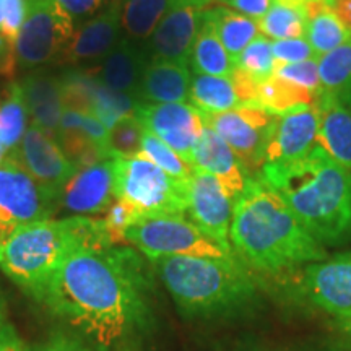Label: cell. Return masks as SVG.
Wrapping results in <instances>:
<instances>
[{"label": "cell", "mask_w": 351, "mask_h": 351, "mask_svg": "<svg viewBox=\"0 0 351 351\" xmlns=\"http://www.w3.org/2000/svg\"><path fill=\"white\" fill-rule=\"evenodd\" d=\"M29 122L32 117L26 106L23 90L20 82H13L8 85L5 98L0 104V143L7 155L19 150Z\"/></svg>", "instance_id": "30"}, {"label": "cell", "mask_w": 351, "mask_h": 351, "mask_svg": "<svg viewBox=\"0 0 351 351\" xmlns=\"http://www.w3.org/2000/svg\"><path fill=\"white\" fill-rule=\"evenodd\" d=\"M315 108L319 111V145L337 163L351 171V108L326 91L317 96Z\"/></svg>", "instance_id": "22"}, {"label": "cell", "mask_w": 351, "mask_h": 351, "mask_svg": "<svg viewBox=\"0 0 351 351\" xmlns=\"http://www.w3.org/2000/svg\"><path fill=\"white\" fill-rule=\"evenodd\" d=\"M192 168L215 176L225 186L228 194L236 200L243 194L249 179L247 171L230 145L207 125H204L200 140L195 147Z\"/></svg>", "instance_id": "19"}, {"label": "cell", "mask_w": 351, "mask_h": 351, "mask_svg": "<svg viewBox=\"0 0 351 351\" xmlns=\"http://www.w3.org/2000/svg\"><path fill=\"white\" fill-rule=\"evenodd\" d=\"M5 317H7V304L5 298H3L2 291H0V328L5 326Z\"/></svg>", "instance_id": "48"}, {"label": "cell", "mask_w": 351, "mask_h": 351, "mask_svg": "<svg viewBox=\"0 0 351 351\" xmlns=\"http://www.w3.org/2000/svg\"><path fill=\"white\" fill-rule=\"evenodd\" d=\"M135 117L145 130L173 148L187 165H194V152L204 130V119L192 104L138 103Z\"/></svg>", "instance_id": "12"}, {"label": "cell", "mask_w": 351, "mask_h": 351, "mask_svg": "<svg viewBox=\"0 0 351 351\" xmlns=\"http://www.w3.org/2000/svg\"><path fill=\"white\" fill-rule=\"evenodd\" d=\"M122 241L153 262L161 257H234L205 234L186 215L140 217L127 226Z\"/></svg>", "instance_id": "7"}, {"label": "cell", "mask_w": 351, "mask_h": 351, "mask_svg": "<svg viewBox=\"0 0 351 351\" xmlns=\"http://www.w3.org/2000/svg\"><path fill=\"white\" fill-rule=\"evenodd\" d=\"M26 106L33 124L57 140L62 114L65 111L60 80L46 73H32L20 82Z\"/></svg>", "instance_id": "23"}, {"label": "cell", "mask_w": 351, "mask_h": 351, "mask_svg": "<svg viewBox=\"0 0 351 351\" xmlns=\"http://www.w3.org/2000/svg\"><path fill=\"white\" fill-rule=\"evenodd\" d=\"M304 13V39L311 44L319 59L350 41L351 33L337 19L327 0H307Z\"/></svg>", "instance_id": "25"}, {"label": "cell", "mask_w": 351, "mask_h": 351, "mask_svg": "<svg viewBox=\"0 0 351 351\" xmlns=\"http://www.w3.org/2000/svg\"><path fill=\"white\" fill-rule=\"evenodd\" d=\"M262 36L270 41L304 38L306 13L304 8L285 7L274 3L267 15L257 21Z\"/></svg>", "instance_id": "32"}, {"label": "cell", "mask_w": 351, "mask_h": 351, "mask_svg": "<svg viewBox=\"0 0 351 351\" xmlns=\"http://www.w3.org/2000/svg\"><path fill=\"white\" fill-rule=\"evenodd\" d=\"M302 289L307 300L332 317L351 313V252L306 265Z\"/></svg>", "instance_id": "14"}, {"label": "cell", "mask_w": 351, "mask_h": 351, "mask_svg": "<svg viewBox=\"0 0 351 351\" xmlns=\"http://www.w3.org/2000/svg\"><path fill=\"white\" fill-rule=\"evenodd\" d=\"M327 2H328V3H330V2H332V0H327Z\"/></svg>", "instance_id": "54"}, {"label": "cell", "mask_w": 351, "mask_h": 351, "mask_svg": "<svg viewBox=\"0 0 351 351\" xmlns=\"http://www.w3.org/2000/svg\"><path fill=\"white\" fill-rule=\"evenodd\" d=\"M219 2H223V3H226V5H228V3H230V2H231V0H219Z\"/></svg>", "instance_id": "52"}, {"label": "cell", "mask_w": 351, "mask_h": 351, "mask_svg": "<svg viewBox=\"0 0 351 351\" xmlns=\"http://www.w3.org/2000/svg\"><path fill=\"white\" fill-rule=\"evenodd\" d=\"M274 3L275 0H231L228 7H231V10L238 12L241 15L258 21L267 15Z\"/></svg>", "instance_id": "41"}, {"label": "cell", "mask_w": 351, "mask_h": 351, "mask_svg": "<svg viewBox=\"0 0 351 351\" xmlns=\"http://www.w3.org/2000/svg\"><path fill=\"white\" fill-rule=\"evenodd\" d=\"M261 176L320 245L351 239V171L319 143L298 163L263 168Z\"/></svg>", "instance_id": "3"}, {"label": "cell", "mask_w": 351, "mask_h": 351, "mask_svg": "<svg viewBox=\"0 0 351 351\" xmlns=\"http://www.w3.org/2000/svg\"><path fill=\"white\" fill-rule=\"evenodd\" d=\"M116 200L111 158L77 169L60 194L59 208L75 217H91L106 213Z\"/></svg>", "instance_id": "16"}, {"label": "cell", "mask_w": 351, "mask_h": 351, "mask_svg": "<svg viewBox=\"0 0 351 351\" xmlns=\"http://www.w3.org/2000/svg\"><path fill=\"white\" fill-rule=\"evenodd\" d=\"M319 75L322 91L351 108V38L343 46L320 57Z\"/></svg>", "instance_id": "31"}, {"label": "cell", "mask_w": 351, "mask_h": 351, "mask_svg": "<svg viewBox=\"0 0 351 351\" xmlns=\"http://www.w3.org/2000/svg\"><path fill=\"white\" fill-rule=\"evenodd\" d=\"M319 111L309 106L280 116L265 152L263 168H287L317 147Z\"/></svg>", "instance_id": "15"}, {"label": "cell", "mask_w": 351, "mask_h": 351, "mask_svg": "<svg viewBox=\"0 0 351 351\" xmlns=\"http://www.w3.org/2000/svg\"><path fill=\"white\" fill-rule=\"evenodd\" d=\"M140 155L150 160L153 165L163 169L171 178L178 179L181 182L191 181L194 168L187 165L173 148H169L165 142H161L160 138L145 129L142 137V153Z\"/></svg>", "instance_id": "33"}, {"label": "cell", "mask_w": 351, "mask_h": 351, "mask_svg": "<svg viewBox=\"0 0 351 351\" xmlns=\"http://www.w3.org/2000/svg\"><path fill=\"white\" fill-rule=\"evenodd\" d=\"M189 67L199 75L212 77H231L232 70L236 69V62L219 41L215 32L212 21L207 19L204 12V19L197 34L194 47H192Z\"/></svg>", "instance_id": "26"}, {"label": "cell", "mask_w": 351, "mask_h": 351, "mask_svg": "<svg viewBox=\"0 0 351 351\" xmlns=\"http://www.w3.org/2000/svg\"><path fill=\"white\" fill-rule=\"evenodd\" d=\"M15 64V47H13V44L7 38L0 34V73H3V75L12 73Z\"/></svg>", "instance_id": "44"}, {"label": "cell", "mask_w": 351, "mask_h": 351, "mask_svg": "<svg viewBox=\"0 0 351 351\" xmlns=\"http://www.w3.org/2000/svg\"><path fill=\"white\" fill-rule=\"evenodd\" d=\"M153 269L184 315L236 319L251 314L261 295L238 257H161Z\"/></svg>", "instance_id": "4"}, {"label": "cell", "mask_w": 351, "mask_h": 351, "mask_svg": "<svg viewBox=\"0 0 351 351\" xmlns=\"http://www.w3.org/2000/svg\"><path fill=\"white\" fill-rule=\"evenodd\" d=\"M204 12L194 5H178L166 13L148 39L150 59L189 65Z\"/></svg>", "instance_id": "17"}, {"label": "cell", "mask_w": 351, "mask_h": 351, "mask_svg": "<svg viewBox=\"0 0 351 351\" xmlns=\"http://www.w3.org/2000/svg\"><path fill=\"white\" fill-rule=\"evenodd\" d=\"M189 104H192L200 114H219L244 106L230 77L199 75V73L192 75Z\"/></svg>", "instance_id": "27"}, {"label": "cell", "mask_w": 351, "mask_h": 351, "mask_svg": "<svg viewBox=\"0 0 351 351\" xmlns=\"http://www.w3.org/2000/svg\"><path fill=\"white\" fill-rule=\"evenodd\" d=\"M0 351H32L20 339L15 327L5 324L0 328Z\"/></svg>", "instance_id": "43"}, {"label": "cell", "mask_w": 351, "mask_h": 351, "mask_svg": "<svg viewBox=\"0 0 351 351\" xmlns=\"http://www.w3.org/2000/svg\"><path fill=\"white\" fill-rule=\"evenodd\" d=\"M148 62L150 57L147 51L140 49L130 39L122 38L101 62L98 80L114 93L137 99L140 80Z\"/></svg>", "instance_id": "21"}, {"label": "cell", "mask_w": 351, "mask_h": 351, "mask_svg": "<svg viewBox=\"0 0 351 351\" xmlns=\"http://www.w3.org/2000/svg\"><path fill=\"white\" fill-rule=\"evenodd\" d=\"M5 155H7V153H5V150H3L2 143H0V163H2V161H3V158H5Z\"/></svg>", "instance_id": "50"}, {"label": "cell", "mask_w": 351, "mask_h": 351, "mask_svg": "<svg viewBox=\"0 0 351 351\" xmlns=\"http://www.w3.org/2000/svg\"><path fill=\"white\" fill-rule=\"evenodd\" d=\"M191 80L189 65L150 59L140 80L137 101L145 104L187 103Z\"/></svg>", "instance_id": "20"}, {"label": "cell", "mask_w": 351, "mask_h": 351, "mask_svg": "<svg viewBox=\"0 0 351 351\" xmlns=\"http://www.w3.org/2000/svg\"><path fill=\"white\" fill-rule=\"evenodd\" d=\"M204 125L217 132L236 153L245 171H262L269 147L280 116L258 104H244L219 114H200Z\"/></svg>", "instance_id": "10"}, {"label": "cell", "mask_w": 351, "mask_h": 351, "mask_svg": "<svg viewBox=\"0 0 351 351\" xmlns=\"http://www.w3.org/2000/svg\"><path fill=\"white\" fill-rule=\"evenodd\" d=\"M271 51L278 64H296L304 60L319 59L311 44L304 38L282 39V41H271Z\"/></svg>", "instance_id": "37"}, {"label": "cell", "mask_w": 351, "mask_h": 351, "mask_svg": "<svg viewBox=\"0 0 351 351\" xmlns=\"http://www.w3.org/2000/svg\"><path fill=\"white\" fill-rule=\"evenodd\" d=\"M3 244H5V243H3V241H2V239H0V262H2V254H3Z\"/></svg>", "instance_id": "51"}, {"label": "cell", "mask_w": 351, "mask_h": 351, "mask_svg": "<svg viewBox=\"0 0 351 351\" xmlns=\"http://www.w3.org/2000/svg\"><path fill=\"white\" fill-rule=\"evenodd\" d=\"M230 243L244 265L263 274H283L327 258L285 200L262 179L249 178L232 212Z\"/></svg>", "instance_id": "2"}, {"label": "cell", "mask_w": 351, "mask_h": 351, "mask_svg": "<svg viewBox=\"0 0 351 351\" xmlns=\"http://www.w3.org/2000/svg\"><path fill=\"white\" fill-rule=\"evenodd\" d=\"M122 0H112L104 10L78 26L65 49V62H93L103 60L121 41Z\"/></svg>", "instance_id": "18"}, {"label": "cell", "mask_w": 351, "mask_h": 351, "mask_svg": "<svg viewBox=\"0 0 351 351\" xmlns=\"http://www.w3.org/2000/svg\"><path fill=\"white\" fill-rule=\"evenodd\" d=\"M274 75L296 83V85L313 91L314 95L322 93V83H320L319 75V59H311L296 64L276 62Z\"/></svg>", "instance_id": "36"}, {"label": "cell", "mask_w": 351, "mask_h": 351, "mask_svg": "<svg viewBox=\"0 0 351 351\" xmlns=\"http://www.w3.org/2000/svg\"><path fill=\"white\" fill-rule=\"evenodd\" d=\"M234 204L236 199L215 176L194 168L187 189V218L230 254H234L230 243Z\"/></svg>", "instance_id": "11"}, {"label": "cell", "mask_w": 351, "mask_h": 351, "mask_svg": "<svg viewBox=\"0 0 351 351\" xmlns=\"http://www.w3.org/2000/svg\"><path fill=\"white\" fill-rule=\"evenodd\" d=\"M207 19L212 21L219 41L223 43L228 54L236 60L241 52L261 36V29L256 20L225 7H210L205 10Z\"/></svg>", "instance_id": "28"}, {"label": "cell", "mask_w": 351, "mask_h": 351, "mask_svg": "<svg viewBox=\"0 0 351 351\" xmlns=\"http://www.w3.org/2000/svg\"><path fill=\"white\" fill-rule=\"evenodd\" d=\"M3 19H5V0H0V29H2Z\"/></svg>", "instance_id": "49"}, {"label": "cell", "mask_w": 351, "mask_h": 351, "mask_svg": "<svg viewBox=\"0 0 351 351\" xmlns=\"http://www.w3.org/2000/svg\"><path fill=\"white\" fill-rule=\"evenodd\" d=\"M252 351H265V350H252Z\"/></svg>", "instance_id": "53"}, {"label": "cell", "mask_w": 351, "mask_h": 351, "mask_svg": "<svg viewBox=\"0 0 351 351\" xmlns=\"http://www.w3.org/2000/svg\"><path fill=\"white\" fill-rule=\"evenodd\" d=\"M75 34V21L54 0H28V13L15 47L16 64L34 69L62 57Z\"/></svg>", "instance_id": "8"}, {"label": "cell", "mask_w": 351, "mask_h": 351, "mask_svg": "<svg viewBox=\"0 0 351 351\" xmlns=\"http://www.w3.org/2000/svg\"><path fill=\"white\" fill-rule=\"evenodd\" d=\"M15 153L34 181L59 202L64 187L78 168L65 156L57 140L49 137L41 127L29 122Z\"/></svg>", "instance_id": "13"}, {"label": "cell", "mask_w": 351, "mask_h": 351, "mask_svg": "<svg viewBox=\"0 0 351 351\" xmlns=\"http://www.w3.org/2000/svg\"><path fill=\"white\" fill-rule=\"evenodd\" d=\"M26 13H28V0H5V19H3L0 34L12 44L19 36Z\"/></svg>", "instance_id": "38"}, {"label": "cell", "mask_w": 351, "mask_h": 351, "mask_svg": "<svg viewBox=\"0 0 351 351\" xmlns=\"http://www.w3.org/2000/svg\"><path fill=\"white\" fill-rule=\"evenodd\" d=\"M236 67L249 73L254 80L262 82L275 73L276 60L271 51V41L262 34L249 44L241 54L236 57Z\"/></svg>", "instance_id": "34"}, {"label": "cell", "mask_w": 351, "mask_h": 351, "mask_svg": "<svg viewBox=\"0 0 351 351\" xmlns=\"http://www.w3.org/2000/svg\"><path fill=\"white\" fill-rule=\"evenodd\" d=\"M116 199L134 210L137 218L156 215H187L189 182L171 178L150 160L112 158Z\"/></svg>", "instance_id": "6"}, {"label": "cell", "mask_w": 351, "mask_h": 351, "mask_svg": "<svg viewBox=\"0 0 351 351\" xmlns=\"http://www.w3.org/2000/svg\"><path fill=\"white\" fill-rule=\"evenodd\" d=\"M333 322H335L337 328L351 341V313L340 315V317H333Z\"/></svg>", "instance_id": "46"}, {"label": "cell", "mask_w": 351, "mask_h": 351, "mask_svg": "<svg viewBox=\"0 0 351 351\" xmlns=\"http://www.w3.org/2000/svg\"><path fill=\"white\" fill-rule=\"evenodd\" d=\"M85 244H116L104 219H43L20 228L5 241L0 269L36 300L69 254Z\"/></svg>", "instance_id": "5"}, {"label": "cell", "mask_w": 351, "mask_h": 351, "mask_svg": "<svg viewBox=\"0 0 351 351\" xmlns=\"http://www.w3.org/2000/svg\"><path fill=\"white\" fill-rule=\"evenodd\" d=\"M178 5L212 7V0H122V29L130 41H148L169 10Z\"/></svg>", "instance_id": "24"}, {"label": "cell", "mask_w": 351, "mask_h": 351, "mask_svg": "<svg viewBox=\"0 0 351 351\" xmlns=\"http://www.w3.org/2000/svg\"><path fill=\"white\" fill-rule=\"evenodd\" d=\"M231 82L236 88L241 103L243 104H257V80L245 73L244 70L236 67L231 73Z\"/></svg>", "instance_id": "40"}, {"label": "cell", "mask_w": 351, "mask_h": 351, "mask_svg": "<svg viewBox=\"0 0 351 351\" xmlns=\"http://www.w3.org/2000/svg\"><path fill=\"white\" fill-rule=\"evenodd\" d=\"M143 125L134 116L119 119L109 130V152L111 158H134L142 153Z\"/></svg>", "instance_id": "35"}, {"label": "cell", "mask_w": 351, "mask_h": 351, "mask_svg": "<svg viewBox=\"0 0 351 351\" xmlns=\"http://www.w3.org/2000/svg\"><path fill=\"white\" fill-rule=\"evenodd\" d=\"M319 95L306 90L296 83L271 75L265 80L257 82V101L258 106L267 111L285 116V114L298 111V109L314 106Z\"/></svg>", "instance_id": "29"}, {"label": "cell", "mask_w": 351, "mask_h": 351, "mask_svg": "<svg viewBox=\"0 0 351 351\" xmlns=\"http://www.w3.org/2000/svg\"><path fill=\"white\" fill-rule=\"evenodd\" d=\"M57 210L59 202L34 181L16 153L5 155L0 163V239L5 243L20 228L49 219Z\"/></svg>", "instance_id": "9"}, {"label": "cell", "mask_w": 351, "mask_h": 351, "mask_svg": "<svg viewBox=\"0 0 351 351\" xmlns=\"http://www.w3.org/2000/svg\"><path fill=\"white\" fill-rule=\"evenodd\" d=\"M36 351H91L85 345V341L67 333H57L52 335L46 343H43Z\"/></svg>", "instance_id": "42"}, {"label": "cell", "mask_w": 351, "mask_h": 351, "mask_svg": "<svg viewBox=\"0 0 351 351\" xmlns=\"http://www.w3.org/2000/svg\"><path fill=\"white\" fill-rule=\"evenodd\" d=\"M275 3L285 7H295V8H304L307 0H275Z\"/></svg>", "instance_id": "47"}, {"label": "cell", "mask_w": 351, "mask_h": 351, "mask_svg": "<svg viewBox=\"0 0 351 351\" xmlns=\"http://www.w3.org/2000/svg\"><path fill=\"white\" fill-rule=\"evenodd\" d=\"M54 2L59 3L72 16L75 23L77 21L83 23V21L95 16L104 5V0H54Z\"/></svg>", "instance_id": "39"}, {"label": "cell", "mask_w": 351, "mask_h": 351, "mask_svg": "<svg viewBox=\"0 0 351 351\" xmlns=\"http://www.w3.org/2000/svg\"><path fill=\"white\" fill-rule=\"evenodd\" d=\"M330 7L341 25L351 33V0H332Z\"/></svg>", "instance_id": "45"}, {"label": "cell", "mask_w": 351, "mask_h": 351, "mask_svg": "<svg viewBox=\"0 0 351 351\" xmlns=\"http://www.w3.org/2000/svg\"><path fill=\"white\" fill-rule=\"evenodd\" d=\"M36 301L111 346L150 322V276L134 249L85 244L60 263Z\"/></svg>", "instance_id": "1"}]
</instances>
